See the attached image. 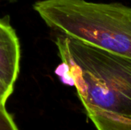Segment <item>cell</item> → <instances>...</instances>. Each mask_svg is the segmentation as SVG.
Returning a JSON list of instances; mask_svg holds the SVG:
<instances>
[{
    "label": "cell",
    "mask_w": 131,
    "mask_h": 130,
    "mask_svg": "<svg viewBox=\"0 0 131 130\" xmlns=\"http://www.w3.org/2000/svg\"><path fill=\"white\" fill-rule=\"evenodd\" d=\"M54 33L62 77L97 130H131V58Z\"/></svg>",
    "instance_id": "cell-1"
},
{
    "label": "cell",
    "mask_w": 131,
    "mask_h": 130,
    "mask_svg": "<svg viewBox=\"0 0 131 130\" xmlns=\"http://www.w3.org/2000/svg\"><path fill=\"white\" fill-rule=\"evenodd\" d=\"M33 8L54 32L131 58L130 6L87 0H40Z\"/></svg>",
    "instance_id": "cell-2"
},
{
    "label": "cell",
    "mask_w": 131,
    "mask_h": 130,
    "mask_svg": "<svg viewBox=\"0 0 131 130\" xmlns=\"http://www.w3.org/2000/svg\"><path fill=\"white\" fill-rule=\"evenodd\" d=\"M20 70V44L9 20L0 18V79L14 88Z\"/></svg>",
    "instance_id": "cell-3"
},
{
    "label": "cell",
    "mask_w": 131,
    "mask_h": 130,
    "mask_svg": "<svg viewBox=\"0 0 131 130\" xmlns=\"http://www.w3.org/2000/svg\"><path fill=\"white\" fill-rule=\"evenodd\" d=\"M0 130H19L5 107H0Z\"/></svg>",
    "instance_id": "cell-4"
},
{
    "label": "cell",
    "mask_w": 131,
    "mask_h": 130,
    "mask_svg": "<svg viewBox=\"0 0 131 130\" xmlns=\"http://www.w3.org/2000/svg\"><path fill=\"white\" fill-rule=\"evenodd\" d=\"M14 88L8 86L5 84L1 79H0V107H5V103L13 93Z\"/></svg>",
    "instance_id": "cell-5"
},
{
    "label": "cell",
    "mask_w": 131,
    "mask_h": 130,
    "mask_svg": "<svg viewBox=\"0 0 131 130\" xmlns=\"http://www.w3.org/2000/svg\"><path fill=\"white\" fill-rule=\"evenodd\" d=\"M8 1H9V2H15L16 0H8Z\"/></svg>",
    "instance_id": "cell-6"
}]
</instances>
